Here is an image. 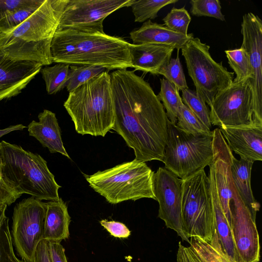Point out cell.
<instances>
[{"label":"cell","mask_w":262,"mask_h":262,"mask_svg":"<svg viewBox=\"0 0 262 262\" xmlns=\"http://www.w3.org/2000/svg\"><path fill=\"white\" fill-rule=\"evenodd\" d=\"M110 76L115 111L113 129L134 150L135 159L162 162L169 120L161 102L150 84L134 71L118 69Z\"/></svg>","instance_id":"1"},{"label":"cell","mask_w":262,"mask_h":262,"mask_svg":"<svg viewBox=\"0 0 262 262\" xmlns=\"http://www.w3.org/2000/svg\"><path fill=\"white\" fill-rule=\"evenodd\" d=\"M46 206L33 196L24 199L13 208L11 237L19 256L33 262L36 247L43 239Z\"/></svg>","instance_id":"10"},{"label":"cell","mask_w":262,"mask_h":262,"mask_svg":"<svg viewBox=\"0 0 262 262\" xmlns=\"http://www.w3.org/2000/svg\"><path fill=\"white\" fill-rule=\"evenodd\" d=\"M189 241V246L179 243L177 262H235L222 250L215 230L211 242L198 237Z\"/></svg>","instance_id":"20"},{"label":"cell","mask_w":262,"mask_h":262,"mask_svg":"<svg viewBox=\"0 0 262 262\" xmlns=\"http://www.w3.org/2000/svg\"><path fill=\"white\" fill-rule=\"evenodd\" d=\"M163 25L170 30L187 35L191 17L184 7L181 8H173L163 18Z\"/></svg>","instance_id":"34"},{"label":"cell","mask_w":262,"mask_h":262,"mask_svg":"<svg viewBox=\"0 0 262 262\" xmlns=\"http://www.w3.org/2000/svg\"><path fill=\"white\" fill-rule=\"evenodd\" d=\"M160 91L157 96L166 110L168 120L176 124L179 110L183 103L179 90L165 78L160 79Z\"/></svg>","instance_id":"25"},{"label":"cell","mask_w":262,"mask_h":262,"mask_svg":"<svg viewBox=\"0 0 262 262\" xmlns=\"http://www.w3.org/2000/svg\"><path fill=\"white\" fill-rule=\"evenodd\" d=\"M38 122L32 121L28 125L29 135L35 138L51 154L58 152L70 159L63 146L56 115L44 110L38 115Z\"/></svg>","instance_id":"19"},{"label":"cell","mask_w":262,"mask_h":262,"mask_svg":"<svg viewBox=\"0 0 262 262\" xmlns=\"http://www.w3.org/2000/svg\"><path fill=\"white\" fill-rule=\"evenodd\" d=\"M69 69L70 64L63 63L46 66L41 69L48 94H55L66 87Z\"/></svg>","instance_id":"26"},{"label":"cell","mask_w":262,"mask_h":262,"mask_svg":"<svg viewBox=\"0 0 262 262\" xmlns=\"http://www.w3.org/2000/svg\"><path fill=\"white\" fill-rule=\"evenodd\" d=\"M178 2V0H134L130 7L135 16V21L141 23L147 19H155L163 7Z\"/></svg>","instance_id":"30"},{"label":"cell","mask_w":262,"mask_h":262,"mask_svg":"<svg viewBox=\"0 0 262 262\" xmlns=\"http://www.w3.org/2000/svg\"><path fill=\"white\" fill-rule=\"evenodd\" d=\"M243 42L252 71L250 82L252 90V117L253 124L262 126V21L258 16L248 12L241 24Z\"/></svg>","instance_id":"13"},{"label":"cell","mask_w":262,"mask_h":262,"mask_svg":"<svg viewBox=\"0 0 262 262\" xmlns=\"http://www.w3.org/2000/svg\"><path fill=\"white\" fill-rule=\"evenodd\" d=\"M249 80L233 81L217 94L209 107L211 125L219 127L253 124V94Z\"/></svg>","instance_id":"11"},{"label":"cell","mask_w":262,"mask_h":262,"mask_svg":"<svg viewBox=\"0 0 262 262\" xmlns=\"http://www.w3.org/2000/svg\"><path fill=\"white\" fill-rule=\"evenodd\" d=\"M176 125L184 132L193 136H213V131L205 125L184 103L179 110Z\"/></svg>","instance_id":"27"},{"label":"cell","mask_w":262,"mask_h":262,"mask_svg":"<svg viewBox=\"0 0 262 262\" xmlns=\"http://www.w3.org/2000/svg\"><path fill=\"white\" fill-rule=\"evenodd\" d=\"M182 181L170 171L160 167L154 173V192L159 203L158 217L167 228L173 230L183 241L189 244L182 226Z\"/></svg>","instance_id":"14"},{"label":"cell","mask_w":262,"mask_h":262,"mask_svg":"<svg viewBox=\"0 0 262 262\" xmlns=\"http://www.w3.org/2000/svg\"><path fill=\"white\" fill-rule=\"evenodd\" d=\"M63 106L78 134L104 137L115 123L111 76L108 71L69 92Z\"/></svg>","instance_id":"4"},{"label":"cell","mask_w":262,"mask_h":262,"mask_svg":"<svg viewBox=\"0 0 262 262\" xmlns=\"http://www.w3.org/2000/svg\"><path fill=\"white\" fill-rule=\"evenodd\" d=\"M33 262H52L48 241L42 239L38 244Z\"/></svg>","instance_id":"40"},{"label":"cell","mask_w":262,"mask_h":262,"mask_svg":"<svg viewBox=\"0 0 262 262\" xmlns=\"http://www.w3.org/2000/svg\"><path fill=\"white\" fill-rule=\"evenodd\" d=\"M9 218L5 220L0 233V262H27L17 258L13 250Z\"/></svg>","instance_id":"36"},{"label":"cell","mask_w":262,"mask_h":262,"mask_svg":"<svg viewBox=\"0 0 262 262\" xmlns=\"http://www.w3.org/2000/svg\"><path fill=\"white\" fill-rule=\"evenodd\" d=\"M7 206V205H3L0 206V233L3 224L7 217L6 215V210Z\"/></svg>","instance_id":"43"},{"label":"cell","mask_w":262,"mask_h":262,"mask_svg":"<svg viewBox=\"0 0 262 262\" xmlns=\"http://www.w3.org/2000/svg\"><path fill=\"white\" fill-rule=\"evenodd\" d=\"M46 214L43 239L61 242L69 237L71 217L66 203L59 198L45 202Z\"/></svg>","instance_id":"23"},{"label":"cell","mask_w":262,"mask_h":262,"mask_svg":"<svg viewBox=\"0 0 262 262\" xmlns=\"http://www.w3.org/2000/svg\"><path fill=\"white\" fill-rule=\"evenodd\" d=\"M155 172L145 162L134 159L111 168L87 176L90 186L110 203L143 198L156 200L153 181Z\"/></svg>","instance_id":"6"},{"label":"cell","mask_w":262,"mask_h":262,"mask_svg":"<svg viewBox=\"0 0 262 262\" xmlns=\"http://www.w3.org/2000/svg\"><path fill=\"white\" fill-rule=\"evenodd\" d=\"M25 128H26V126L23 125L22 124H18L16 125H10L9 127L4 129H0V138L12 132L15 130H22Z\"/></svg>","instance_id":"42"},{"label":"cell","mask_w":262,"mask_h":262,"mask_svg":"<svg viewBox=\"0 0 262 262\" xmlns=\"http://www.w3.org/2000/svg\"><path fill=\"white\" fill-rule=\"evenodd\" d=\"M182 226L187 238L211 242L215 231L209 182L204 169L183 180Z\"/></svg>","instance_id":"8"},{"label":"cell","mask_w":262,"mask_h":262,"mask_svg":"<svg viewBox=\"0 0 262 262\" xmlns=\"http://www.w3.org/2000/svg\"><path fill=\"white\" fill-rule=\"evenodd\" d=\"M190 13L195 16H208L225 21V15L221 11L219 0H191Z\"/></svg>","instance_id":"35"},{"label":"cell","mask_w":262,"mask_h":262,"mask_svg":"<svg viewBox=\"0 0 262 262\" xmlns=\"http://www.w3.org/2000/svg\"><path fill=\"white\" fill-rule=\"evenodd\" d=\"M42 66L38 62L12 58L0 49V101L20 94Z\"/></svg>","instance_id":"16"},{"label":"cell","mask_w":262,"mask_h":262,"mask_svg":"<svg viewBox=\"0 0 262 262\" xmlns=\"http://www.w3.org/2000/svg\"><path fill=\"white\" fill-rule=\"evenodd\" d=\"M36 0H0V20L11 11L34 4Z\"/></svg>","instance_id":"39"},{"label":"cell","mask_w":262,"mask_h":262,"mask_svg":"<svg viewBox=\"0 0 262 262\" xmlns=\"http://www.w3.org/2000/svg\"><path fill=\"white\" fill-rule=\"evenodd\" d=\"M100 224L111 235L115 237L126 238L130 235V230L122 223L102 220L100 221Z\"/></svg>","instance_id":"37"},{"label":"cell","mask_w":262,"mask_h":262,"mask_svg":"<svg viewBox=\"0 0 262 262\" xmlns=\"http://www.w3.org/2000/svg\"><path fill=\"white\" fill-rule=\"evenodd\" d=\"M130 43L104 32L64 29L55 32L50 51L53 62L98 66L108 71L132 68Z\"/></svg>","instance_id":"2"},{"label":"cell","mask_w":262,"mask_h":262,"mask_svg":"<svg viewBox=\"0 0 262 262\" xmlns=\"http://www.w3.org/2000/svg\"><path fill=\"white\" fill-rule=\"evenodd\" d=\"M68 0H45L26 20L9 33L0 34V49L9 57L49 66L51 45Z\"/></svg>","instance_id":"3"},{"label":"cell","mask_w":262,"mask_h":262,"mask_svg":"<svg viewBox=\"0 0 262 262\" xmlns=\"http://www.w3.org/2000/svg\"><path fill=\"white\" fill-rule=\"evenodd\" d=\"M253 163L242 159L238 160L233 156L230 170L232 183L238 196L256 219L260 205L255 199L251 189V174Z\"/></svg>","instance_id":"24"},{"label":"cell","mask_w":262,"mask_h":262,"mask_svg":"<svg viewBox=\"0 0 262 262\" xmlns=\"http://www.w3.org/2000/svg\"><path fill=\"white\" fill-rule=\"evenodd\" d=\"M219 128L229 148L240 159L253 163L262 160V126L250 124Z\"/></svg>","instance_id":"17"},{"label":"cell","mask_w":262,"mask_h":262,"mask_svg":"<svg viewBox=\"0 0 262 262\" xmlns=\"http://www.w3.org/2000/svg\"><path fill=\"white\" fill-rule=\"evenodd\" d=\"M225 53L230 67L236 74L233 82H239L252 79V71L249 58L243 48L227 50L225 51Z\"/></svg>","instance_id":"28"},{"label":"cell","mask_w":262,"mask_h":262,"mask_svg":"<svg viewBox=\"0 0 262 262\" xmlns=\"http://www.w3.org/2000/svg\"><path fill=\"white\" fill-rule=\"evenodd\" d=\"M174 48L159 44L129 45L132 68L145 73L158 75L160 70L169 61Z\"/></svg>","instance_id":"18"},{"label":"cell","mask_w":262,"mask_h":262,"mask_svg":"<svg viewBox=\"0 0 262 262\" xmlns=\"http://www.w3.org/2000/svg\"><path fill=\"white\" fill-rule=\"evenodd\" d=\"M129 35L134 44L164 45L171 46L178 51L193 38L192 33L180 34L163 25L152 22L150 19L145 21L140 28L130 32Z\"/></svg>","instance_id":"21"},{"label":"cell","mask_w":262,"mask_h":262,"mask_svg":"<svg viewBox=\"0 0 262 262\" xmlns=\"http://www.w3.org/2000/svg\"><path fill=\"white\" fill-rule=\"evenodd\" d=\"M183 103L208 128L211 127L209 118V110L206 103L196 95L195 92L189 89L182 91Z\"/></svg>","instance_id":"32"},{"label":"cell","mask_w":262,"mask_h":262,"mask_svg":"<svg viewBox=\"0 0 262 262\" xmlns=\"http://www.w3.org/2000/svg\"><path fill=\"white\" fill-rule=\"evenodd\" d=\"M209 166V172L208 177L215 232L223 252L232 260L237 262L231 227L220 201L212 162Z\"/></svg>","instance_id":"22"},{"label":"cell","mask_w":262,"mask_h":262,"mask_svg":"<svg viewBox=\"0 0 262 262\" xmlns=\"http://www.w3.org/2000/svg\"><path fill=\"white\" fill-rule=\"evenodd\" d=\"M45 0H36L30 5L15 9L0 20V34L11 32L30 16Z\"/></svg>","instance_id":"31"},{"label":"cell","mask_w":262,"mask_h":262,"mask_svg":"<svg viewBox=\"0 0 262 262\" xmlns=\"http://www.w3.org/2000/svg\"><path fill=\"white\" fill-rule=\"evenodd\" d=\"M134 0H68L56 31L72 29L104 32L103 22L114 11Z\"/></svg>","instance_id":"12"},{"label":"cell","mask_w":262,"mask_h":262,"mask_svg":"<svg viewBox=\"0 0 262 262\" xmlns=\"http://www.w3.org/2000/svg\"><path fill=\"white\" fill-rule=\"evenodd\" d=\"M233 187L230 227L237 262H259V238L256 219L239 199L233 185Z\"/></svg>","instance_id":"15"},{"label":"cell","mask_w":262,"mask_h":262,"mask_svg":"<svg viewBox=\"0 0 262 262\" xmlns=\"http://www.w3.org/2000/svg\"><path fill=\"white\" fill-rule=\"evenodd\" d=\"M1 173L16 192L30 194L40 201H57L61 187L39 154L5 141L0 142Z\"/></svg>","instance_id":"5"},{"label":"cell","mask_w":262,"mask_h":262,"mask_svg":"<svg viewBox=\"0 0 262 262\" xmlns=\"http://www.w3.org/2000/svg\"><path fill=\"white\" fill-rule=\"evenodd\" d=\"M178 53L179 51L176 58H170L168 63L160 70L158 75H163L165 79L182 91L188 87Z\"/></svg>","instance_id":"33"},{"label":"cell","mask_w":262,"mask_h":262,"mask_svg":"<svg viewBox=\"0 0 262 262\" xmlns=\"http://www.w3.org/2000/svg\"><path fill=\"white\" fill-rule=\"evenodd\" d=\"M106 71L105 68L98 66L71 65L66 85L67 90L70 92Z\"/></svg>","instance_id":"29"},{"label":"cell","mask_w":262,"mask_h":262,"mask_svg":"<svg viewBox=\"0 0 262 262\" xmlns=\"http://www.w3.org/2000/svg\"><path fill=\"white\" fill-rule=\"evenodd\" d=\"M214 154L213 136L188 134L168 121L167 140L162 161L166 169L183 180L209 166Z\"/></svg>","instance_id":"7"},{"label":"cell","mask_w":262,"mask_h":262,"mask_svg":"<svg viewBox=\"0 0 262 262\" xmlns=\"http://www.w3.org/2000/svg\"><path fill=\"white\" fill-rule=\"evenodd\" d=\"M49 242L52 262H68L65 250L60 242Z\"/></svg>","instance_id":"41"},{"label":"cell","mask_w":262,"mask_h":262,"mask_svg":"<svg viewBox=\"0 0 262 262\" xmlns=\"http://www.w3.org/2000/svg\"><path fill=\"white\" fill-rule=\"evenodd\" d=\"M209 49L210 46L199 38L193 37L181 51L197 96L210 107L217 94L233 82L234 73L228 71L222 62L215 61Z\"/></svg>","instance_id":"9"},{"label":"cell","mask_w":262,"mask_h":262,"mask_svg":"<svg viewBox=\"0 0 262 262\" xmlns=\"http://www.w3.org/2000/svg\"><path fill=\"white\" fill-rule=\"evenodd\" d=\"M21 196V194L16 192L3 179L1 173L0 158V206L3 205L10 206Z\"/></svg>","instance_id":"38"}]
</instances>
